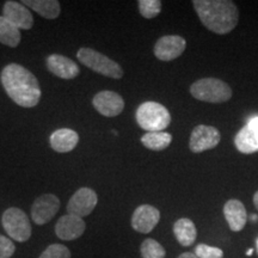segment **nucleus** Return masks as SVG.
I'll return each mask as SVG.
<instances>
[{
  "label": "nucleus",
  "mask_w": 258,
  "mask_h": 258,
  "mask_svg": "<svg viewBox=\"0 0 258 258\" xmlns=\"http://www.w3.org/2000/svg\"><path fill=\"white\" fill-rule=\"evenodd\" d=\"M2 84L5 92L16 104L34 108L41 99V88L36 77L18 63H10L2 72Z\"/></svg>",
  "instance_id": "obj_1"
},
{
  "label": "nucleus",
  "mask_w": 258,
  "mask_h": 258,
  "mask_svg": "<svg viewBox=\"0 0 258 258\" xmlns=\"http://www.w3.org/2000/svg\"><path fill=\"white\" fill-rule=\"evenodd\" d=\"M194 9L208 30L226 35L237 27L239 11L230 0H194Z\"/></svg>",
  "instance_id": "obj_2"
},
{
  "label": "nucleus",
  "mask_w": 258,
  "mask_h": 258,
  "mask_svg": "<svg viewBox=\"0 0 258 258\" xmlns=\"http://www.w3.org/2000/svg\"><path fill=\"white\" fill-rule=\"evenodd\" d=\"M138 124L148 132H164L171 123L170 111L157 102H145L137 109Z\"/></svg>",
  "instance_id": "obj_3"
},
{
  "label": "nucleus",
  "mask_w": 258,
  "mask_h": 258,
  "mask_svg": "<svg viewBox=\"0 0 258 258\" xmlns=\"http://www.w3.org/2000/svg\"><path fill=\"white\" fill-rule=\"evenodd\" d=\"M190 93L201 102L224 103L231 99L232 89L221 79L203 78L196 80L190 86Z\"/></svg>",
  "instance_id": "obj_4"
},
{
  "label": "nucleus",
  "mask_w": 258,
  "mask_h": 258,
  "mask_svg": "<svg viewBox=\"0 0 258 258\" xmlns=\"http://www.w3.org/2000/svg\"><path fill=\"white\" fill-rule=\"evenodd\" d=\"M77 57L90 70L108 78L121 79L123 77V70L120 64L91 48H80L77 53Z\"/></svg>",
  "instance_id": "obj_5"
},
{
  "label": "nucleus",
  "mask_w": 258,
  "mask_h": 258,
  "mask_svg": "<svg viewBox=\"0 0 258 258\" xmlns=\"http://www.w3.org/2000/svg\"><path fill=\"white\" fill-rule=\"evenodd\" d=\"M2 224L9 237L18 243L30 239L32 232L30 220L22 209L16 207L6 209L2 217Z\"/></svg>",
  "instance_id": "obj_6"
},
{
  "label": "nucleus",
  "mask_w": 258,
  "mask_h": 258,
  "mask_svg": "<svg viewBox=\"0 0 258 258\" xmlns=\"http://www.w3.org/2000/svg\"><path fill=\"white\" fill-rule=\"evenodd\" d=\"M221 134L215 127L206 124L196 125L189 139V148L194 153L212 150L220 144Z\"/></svg>",
  "instance_id": "obj_7"
},
{
  "label": "nucleus",
  "mask_w": 258,
  "mask_h": 258,
  "mask_svg": "<svg viewBox=\"0 0 258 258\" xmlns=\"http://www.w3.org/2000/svg\"><path fill=\"white\" fill-rule=\"evenodd\" d=\"M60 209V200L53 194L38 196L32 203L31 219L38 226L46 225L56 215Z\"/></svg>",
  "instance_id": "obj_8"
},
{
  "label": "nucleus",
  "mask_w": 258,
  "mask_h": 258,
  "mask_svg": "<svg viewBox=\"0 0 258 258\" xmlns=\"http://www.w3.org/2000/svg\"><path fill=\"white\" fill-rule=\"evenodd\" d=\"M97 202H98V198H97L95 190L84 186V188L77 190L70 199L69 205H67V212L69 214L83 219L91 214L93 209L96 208Z\"/></svg>",
  "instance_id": "obj_9"
},
{
  "label": "nucleus",
  "mask_w": 258,
  "mask_h": 258,
  "mask_svg": "<svg viewBox=\"0 0 258 258\" xmlns=\"http://www.w3.org/2000/svg\"><path fill=\"white\" fill-rule=\"evenodd\" d=\"M186 41L179 35H166L160 37L154 46V55L160 61H172L184 53Z\"/></svg>",
  "instance_id": "obj_10"
},
{
  "label": "nucleus",
  "mask_w": 258,
  "mask_h": 258,
  "mask_svg": "<svg viewBox=\"0 0 258 258\" xmlns=\"http://www.w3.org/2000/svg\"><path fill=\"white\" fill-rule=\"evenodd\" d=\"M160 220L159 209L151 205H141L132 215V227L139 233L152 232Z\"/></svg>",
  "instance_id": "obj_11"
},
{
  "label": "nucleus",
  "mask_w": 258,
  "mask_h": 258,
  "mask_svg": "<svg viewBox=\"0 0 258 258\" xmlns=\"http://www.w3.org/2000/svg\"><path fill=\"white\" fill-rule=\"evenodd\" d=\"M92 104L99 114L105 117H115L124 109L123 98L114 91H101L93 97Z\"/></svg>",
  "instance_id": "obj_12"
},
{
  "label": "nucleus",
  "mask_w": 258,
  "mask_h": 258,
  "mask_svg": "<svg viewBox=\"0 0 258 258\" xmlns=\"http://www.w3.org/2000/svg\"><path fill=\"white\" fill-rule=\"evenodd\" d=\"M86 230V224L82 218L67 214L61 217L55 225V233L61 240L71 241L82 237Z\"/></svg>",
  "instance_id": "obj_13"
},
{
  "label": "nucleus",
  "mask_w": 258,
  "mask_h": 258,
  "mask_svg": "<svg viewBox=\"0 0 258 258\" xmlns=\"http://www.w3.org/2000/svg\"><path fill=\"white\" fill-rule=\"evenodd\" d=\"M234 145L239 152L251 154L258 151V117H253L238 132Z\"/></svg>",
  "instance_id": "obj_14"
},
{
  "label": "nucleus",
  "mask_w": 258,
  "mask_h": 258,
  "mask_svg": "<svg viewBox=\"0 0 258 258\" xmlns=\"http://www.w3.org/2000/svg\"><path fill=\"white\" fill-rule=\"evenodd\" d=\"M3 17L8 19L10 23L17 27L19 30H29L34 25V17L27 6L17 2H6L3 9Z\"/></svg>",
  "instance_id": "obj_15"
},
{
  "label": "nucleus",
  "mask_w": 258,
  "mask_h": 258,
  "mask_svg": "<svg viewBox=\"0 0 258 258\" xmlns=\"http://www.w3.org/2000/svg\"><path fill=\"white\" fill-rule=\"evenodd\" d=\"M47 67L54 76L61 79H73L79 76V66L69 57L60 54H51L47 57Z\"/></svg>",
  "instance_id": "obj_16"
},
{
  "label": "nucleus",
  "mask_w": 258,
  "mask_h": 258,
  "mask_svg": "<svg viewBox=\"0 0 258 258\" xmlns=\"http://www.w3.org/2000/svg\"><path fill=\"white\" fill-rule=\"evenodd\" d=\"M224 217L231 231L240 232L247 222V213L243 202L239 200H228L224 206Z\"/></svg>",
  "instance_id": "obj_17"
},
{
  "label": "nucleus",
  "mask_w": 258,
  "mask_h": 258,
  "mask_svg": "<svg viewBox=\"0 0 258 258\" xmlns=\"http://www.w3.org/2000/svg\"><path fill=\"white\" fill-rule=\"evenodd\" d=\"M50 146L59 153H67L76 148L79 143V135L73 129L61 128L54 132L49 139Z\"/></svg>",
  "instance_id": "obj_18"
},
{
  "label": "nucleus",
  "mask_w": 258,
  "mask_h": 258,
  "mask_svg": "<svg viewBox=\"0 0 258 258\" xmlns=\"http://www.w3.org/2000/svg\"><path fill=\"white\" fill-rule=\"evenodd\" d=\"M173 234L182 246H191L198 238V230L188 218H180L173 224Z\"/></svg>",
  "instance_id": "obj_19"
},
{
  "label": "nucleus",
  "mask_w": 258,
  "mask_h": 258,
  "mask_svg": "<svg viewBox=\"0 0 258 258\" xmlns=\"http://www.w3.org/2000/svg\"><path fill=\"white\" fill-rule=\"evenodd\" d=\"M22 4L27 5L47 19L57 18L61 11L60 3L56 0H24Z\"/></svg>",
  "instance_id": "obj_20"
},
{
  "label": "nucleus",
  "mask_w": 258,
  "mask_h": 258,
  "mask_svg": "<svg viewBox=\"0 0 258 258\" xmlns=\"http://www.w3.org/2000/svg\"><path fill=\"white\" fill-rule=\"evenodd\" d=\"M172 135L167 132H148L141 137V144L151 151H163L170 146Z\"/></svg>",
  "instance_id": "obj_21"
},
{
  "label": "nucleus",
  "mask_w": 258,
  "mask_h": 258,
  "mask_svg": "<svg viewBox=\"0 0 258 258\" xmlns=\"http://www.w3.org/2000/svg\"><path fill=\"white\" fill-rule=\"evenodd\" d=\"M21 42V31L17 27L10 23L8 19L0 16V43L11 48L17 47Z\"/></svg>",
  "instance_id": "obj_22"
},
{
  "label": "nucleus",
  "mask_w": 258,
  "mask_h": 258,
  "mask_svg": "<svg viewBox=\"0 0 258 258\" xmlns=\"http://www.w3.org/2000/svg\"><path fill=\"white\" fill-rule=\"evenodd\" d=\"M141 258H165L166 251L160 243L156 239L147 238L140 246Z\"/></svg>",
  "instance_id": "obj_23"
},
{
  "label": "nucleus",
  "mask_w": 258,
  "mask_h": 258,
  "mask_svg": "<svg viewBox=\"0 0 258 258\" xmlns=\"http://www.w3.org/2000/svg\"><path fill=\"white\" fill-rule=\"evenodd\" d=\"M138 4L139 11L144 18H156L161 11V2L159 0H140Z\"/></svg>",
  "instance_id": "obj_24"
},
{
  "label": "nucleus",
  "mask_w": 258,
  "mask_h": 258,
  "mask_svg": "<svg viewBox=\"0 0 258 258\" xmlns=\"http://www.w3.org/2000/svg\"><path fill=\"white\" fill-rule=\"evenodd\" d=\"M38 258H71V251L62 244H51Z\"/></svg>",
  "instance_id": "obj_25"
},
{
  "label": "nucleus",
  "mask_w": 258,
  "mask_h": 258,
  "mask_svg": "<svg viewBox=\"0 0 258 258\" xmlns=\"http://www.w3.org/2000/svg\"><path fill=\"white\" fill-rule=\"evenodd\" d=\"M198 258H222L224 257V251L220 247L211 246L207 244L196 245L195 252Z\"/></svg>",
  "instance_id": "obj_26"
},
{
  "label": "nucleus",
  "mask_w": 258,
  "mask_h": 258,
  "mask_svg": "<svg viewBox=\"0 0 258 258\" xmlns=\"http://www.w3.org/2000/svg\"><path fill=\"white\" fill-rule=\"evenodd\" d=\"M16 251L14 241L0 234V258H11Z\"/></svg>",
  "instance_id": "obj_27"
},
{
  "label": "nucleus",
  "mask_w": 258,
  "mask_h": 258,
  "mask_svg": "<svg viewBox=\"0 0 258 258\" xmlns=\"http://www.w3.org/2000/svg\"><path fill=\"white\" fill-rule=\"evenodd\" d=\"M177 258H198L196 257L195 253H191V252H183L182 254H179Z\"/></svg>",
  "instance_id": "obj_28"
},
{
  "label": "nucleus",
  "mask_w": 258,
  "mask_h": 258,
  "mask_svg": "<svg viewBox=\"0 0 258 258\" xmlns=\"http://www.w3.org/2000/svg\"><path fill=\"white\" fill-rule=\"evenodd\" d=\"M253 205H254V207H256V209L258 211V190L256 192H254V195H253Z\"/></svg>",
  "instance_id": "obj_29"
},
{
  "label": "nucleus",
  "mask_w": 258,
  "mask_h": 258,
  "mask_svg": "<svg viewBox=\"0 0 258 258\" xmlns=\"http://www.w3.org/2000/svg\"><path fill=\"white\" fill-rule=\"evenodd\" d=\"M252 252H253V250L250 249V250L246 251V254H247V256H251V254H252Z\"/></svg>",
  "instance_id": "obj_30"
},
{
  "label": "nucleus",
  "mask_w": 258,
  "mask_h": 258,
  "mask_svg": "<svg viewBox=\"0 0 258 258\" xmlns=\"http://www.w3.org/2000/svg\"><path fill=\"white\" fill-rule=\"evenodd\" d=\"M251 219H252V220H253V221H256V220H257L256 215H254V214H252V215H251Z\"/></svg>",
  "instance_id": "obj_31"
},
{
  "label": "nucleus",
  "mask_w": 258,
  "mask_h": 258,
  "mask_svg": "<svg viewBox=\"0 0 258 258\" xmlns=\"http://www.w3.org/2000/svg\"><path fill=\"white\" fill-rule=\"evenodd\" d=\"M256 249H257V252H258V238H257V240H256Z\"/></svg>",
  "instance_id": "obj_32"
}]
</instances>
